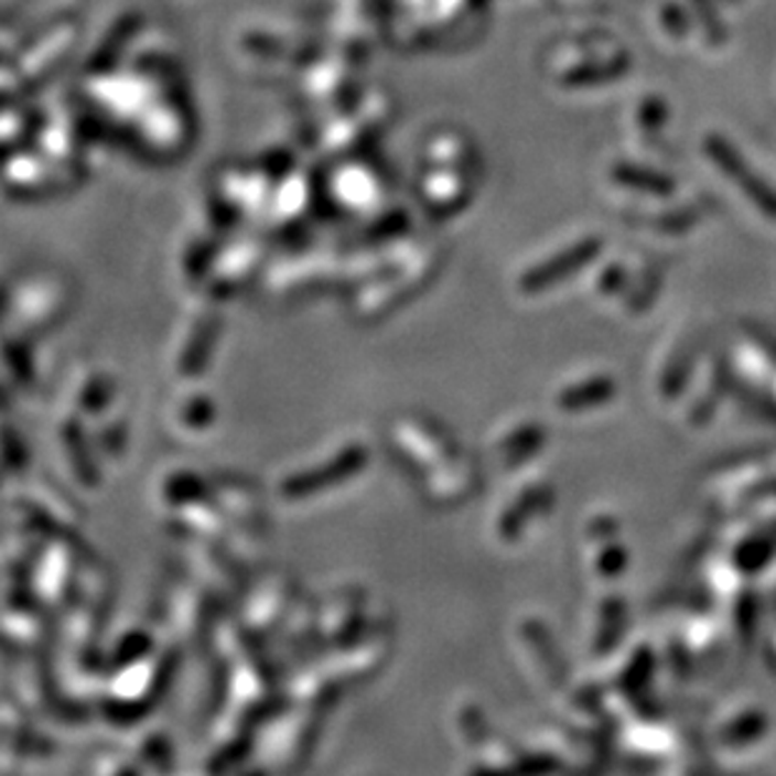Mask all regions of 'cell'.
Returning a JSON list of instances; mask_svg holds the SVG:
<instances>
[{
	"mask_svg": "<svg viewBox=\"0 0 776 776\" xmlns=\"http://www.w3.org/2000/svg\"><path fill=\"white\" fill-rule=\"evenodd\" d=\"M616 395V382L606 375L589 377V380H579L573 385H568L565 390L558 395V408L565 412H579V410H593L603 408V405L613 400Z\"/></svg>",
	"mask_w": 776,
	"mask_h": 776,
	"instance_id": "5b68a950",
	"label": "cell"
},
{
	"mask_svg": "<svg viewBox=\"0 0 776 776\" xmlns=\"http://www.w3.org/2000/svg\"><path fill=\"white\" fill-rule=\"evenodd\" d=\"M766 731V716L754 711V714H744L719 731V742H724L726 746H746L762 739Z\"/></svg>",
	"mask_w": 776,
	"mask_h": 776,
	"instance_id": "9c48e42d",
	"label": "cell"
},
{
	"mask_svg": "<svg viewBox=\"0 0 776 776\" xmlns=\"http://www.w3.org/2000/svg\"><path fill=\"white\" fill-rule=\"evenodd\" d=\"M593 543V568L599 579H618L626 568V548L618 543V526L611 518H599L589 530Z\"/></svg>",
	"mask_w": 776,
	"mask_h": 776,
	"instance_id": "3957f363",
	"label": "cell"
},
{
	"mask_svg": "<svg viewBox=\"0 0 776 776\" xmlns=\"http://www.w3.org/2000/svg\"><path fill=\"white\" fill-rule=\"evenodd\" d=\"M626 628V606L624 601L611 599L601 606V624L595 630V651L606 654L618 644V638L624 636Z\"/></svg>",
	"mask_w": 776,
	"mask_h": 776,
	"instance_id": "ba28073f",
	"label": "cell"
},
{
	"mask_svg": "<svg viewBox=\"0 0 776 776\" xmlns=\"http://www.w3.org/2000/svg\"><path fill=\"white\" fill-rule=\"evenodd\" d=\"M709 153H711V159H714L719 164V169H724L739 186L744 184L746 196L752 198V202L759 206V209H764L766 216H774L776 219V192L772 186H766L764 182H756L754 176H748L752 171L746 169L744 161H739L736 153L731 151L724 141H711Z\"/></svg>",
	"mask_w": 776,
	"mask_h": 776,
	"instance_id": "277c9868",
	"label": "cell"
},
{
	"mask_svg": "<svg viewBox=\"0 0 776 776\" xmlns=\"http://www.w3.org/2000/svg\"><path fill=\"white\" fill-rule=\"evenodd\" d=\"M522 636H526L530 651H534L536 658L540 661V669L546 671V679L553 681V683L563 681L565 679V666L561 661V656H558L553 638H550L546 626L534 624V621H530V624L522 626Z\"/></svg>",
	"mask_w": 776,
	"mask_h": 776,
	"instance_id": "8992f818",
	"label": "cell"
},
{
	"mask_svg": "<svg viewBox=\"0 0 776 776\" xmlns=\"http://www.w3.org/2000/svg\"><path fill=\"white\" fill-rule=\"evenodd\" d=\"M546 430L543 425H522L518 432H513V438L505 442V457L510 460V465H522L528 457H534L538 448H543Z\"/></svg>",
	"mask_w": 776,
	"mask_h": 776,
	"instance_id": "30bf717a",
	"label": "cell"
},
{
	"mask_svg": "<svg viewBox=\"0 0 776 776\" xmlns=\"http://www.w3.org/2000/svg\"><path fill=\"white\" fill-rule=\"evenodd\" d=\"M599 247H601L599 239H585L573 244V247L565 249L561 257H553L543 261V265H536L534 269H528L526 277L520 279V290L526 294H536L565 282L568 277H573V272H579V269H583L595 255H599Z\"/></svg>",
	"mask_w": 776,
	"mask_h": 776,
	"instance_id": "6da1fadb",
	"label": "cell"
},
{
	"mask_svg": "<svg viewBox=\"0 0 776 776\" xmlns=\"http://www.w3.org/2000/svg\"><path fill=\"white\" fill-rule=\"evenodd\" d=\"M553 487L546 483L538 485H528L526 491L520 493V498L510 505L508 510H505L500 534L503 538L508 540H518L522 538V534L534 526L538 518H543L546 513L550 510V505H553Z\"/></svg>",
	"mask_w": 776,
	"mask_h": 776,
	"instance_id": "7a4b0ae2",
	"label": "cell"
},
{
	"mask_svg": "<svg viewBox=\"0 0 776 776\" xmlns=\"http://www.w3.org/2000/svg\"><path fill=\"white\" fill-rule=\"evenodd\" d=\"M774 553H776V530L754 534L736 548V568L744 573L759 571V568H764L772 561Z\"/></svg>",
	"mask_w": 776,
	"mask_h": 776,
	"instance_id": "52a82bcc",
	"label": "cell"
}]
</instances>
